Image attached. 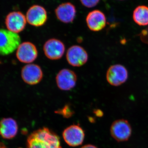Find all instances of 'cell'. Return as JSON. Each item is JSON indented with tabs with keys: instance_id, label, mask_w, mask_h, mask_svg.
<instances>
[{
	"instance_id": "6da1fadb",
	"label": "cell",
	"mask_w": 148,
	"mask_h": 148,
	"mask_svg": "<svg viewBox=\"0 0 148 148\" xmlns=\"http://www.w3.org/2000/svg\"><path fill=\"white\" fill-rule=\"evenodd\" d=\"M27 148H61L59 137L47 127L32 132L27 140Z\"/></svg>"
},
{
	"instance_id": "7a4b0ae2",
	"label": "cell",
	"mask_w": 148,
	"mask_h": 148,
	"mask_svg": "<svg viewBox=\"0 0 148 148\" xmlns=\"http://www.w3.org/2000/svg\"><path fill=\"white\" fill-rule=\"evenodd\" d=\"M21 43V38L18 34L0 29V55L6 56L13 53Z\"/></svg>"
},
{
	"instance_id": "3957f363",
	"label": "cell",
	"mask_w": 148,
	"mask_h": 148,
	"mask_svg": "<svg viewBox=\"0 0 148 148\" xmlns=\"http://www.w3.org/2000/svg\"><path fill=\"white\" fill-rule=\"evenodd\" d=\"M110 133L112 137L117 142H125L131 136L132 127L126 120H116L111 125Z\"/></svg>"
},
{
	"instance_id": "277c9868",
	"label": "cell",
	"mask_w": 148,
	"mask_h": 148,
	"mask_svg": "<svg viewBox=\"0 0 148 148\" xmlns=\"http://www.w3.org/2000/svg\"><path fill=\"white\" fill-rule=\"evenodd\" d=\"M128 73L125 67L121 64H115L110 67L106 73V77L109 84L118 86L126 82Z\"/></svg>"
},
{
	"instance_id": "5b68a950",
	"label": "cell",
	"mask_w": 148,
	"mask_h": 148,
	"mask_svg": "<svg viewBox=\"0 0 148 148\" xmlns=\"http://www.w3.org/2000/svg\"><path fill=\"white\" fill-rule=\"evenodd\" d=\"M67 62L71 66L79 67L85 65L88 61V56L87 51L81 46H72L68 49L66 54Z\"/></svg>"
},
{
	"instance_id": "8992f818",
	"label": "cell",
	"mask_w": 148,
	"mask_h": 148,
	"mask_svg": "<svg viewBox=\"0 0 148 148\" xmlns=\"http://www.w3.org/2000/svg\"><path fill=\"white\" fill-rule=\"evenodd\" d=\"M77 76L75 72L69 69L60 70L56 75V82L58 88L62 90H72L76 86Z\"/></svg>"
},
{
	"instance_id": "52a82bcc",
	"label": "cell",
	"mask_w": 148,
	"mask_h": 148,
	"mask_svg": "<svg viewBox=\"0 0 148 148\" xmlns=\"http://www.w3.org/2000/svg\"><path fill=\"white\" fill-rule=\"evenodd\" d=\"M65 50L66 48L64 42L53 38L46 41L43 47L46 57L51 60L61 59L65 53Z\"/></svg>"
},
{
	"instance_id": "ba28073f",
	"label": "cell",
	"mask_w": 148,
	"mask_h": 148,
	"mask_svg": "<svg viewBox=\"0 0 148 148\" xmlns=\"http://www.w3.org/2000/svg\"><path fill=\"white\" fill-rule=\"evenodd\" d=\"M38 51L36 46L30 42L21 43L17 48L16 57L21 63L32 64L37 59Z\"/></svg>"
},
{
	"instance_id": "9c48e42d",
	"label": "cell",
	"mask_w": 148,
	"mask_h": 148,
	"mask_svg": "<svg viewBox=\"0 0 148 148\" xmlns=\"http://www.w3.org/2000/svg\"><path fill=\"white\" fill-rule=\"evenodd\" d=\"M21 77L24 82L27 84L35 85L39 83L42 79L43 73L39 65L28 64L21 69Z\"/></svg>"
},
{
	"instance_id": "30bf717a",
	"label": "cell",
	"mask_w": 148,
	"mask_h": 148,
	"mask_svg": "<svg viewBox=\"0 0 148 148\" xmlns=\"http://www.w3.org/2000/svg\"><path fill=\"white\" fill-rule=\"evenodd\" d=\"M27 21L26 16L22 12L13 11L6 16L5 24L8 31L18 34L24 31Z\"/></svg>"
},
{
	"instance_id": "8fae6325",
	"label": "cell",
	"mask_w": 148,
	"mask_h": 148,
	"mask_svg": "<svg viewBox=\"0 0 148 148\" xmlns=\"http://www.w3.org/2000/svg\"><path fill=\"white\" fill-rule=\"evenodd\" d=\"M28 23L32 26H43L47 20V14L44 8L39 5H34L29 8L26 14Z\"/></svg>"
},
{
	"instance_id": "7c38bea8",
	"label": "cell",
	"mask_w": 148,
	"mask_h": 148,
	"mask_svg": "<svg viewBox=\"0 0 148 148\" xmlns=\"http://www.w3.org/2000/svg\"><path fill=\"white\" fill-rule=\"evenodd\" d=\"M84 132L79 126L76 125H71L64 130L63 138L66 143L71 147L82 145L84 139Z\"/></svg>"
},
{
	"instance_id": "4fadbf2b",
	"label": "cell",
	"mask_w": 148,
	"mask_h": 148,
	"mask_svg": "<svg viewBox=\"0 0 148 148\" xmlns=\"http://www.w3.org/2000/svg\"><path fill=\"white\" fill-rule=\"evenodd\" d=\"M86 21L88 29L94 32H100L103 30L106 27L107 23L105 14L97 10L88 13Z\"/></svg>"
},
{
	"instance_id": "5bb4252c",
	"label": "cell",
	"mask_w": 148,
	"mask_h": 148,
	"mask_svg": "<svg viewBox=\"0 0 148 148\" xmlns=\"http://www.w3.org/2000/svg\"><path fill=\"white\" fill-rule=\"evenodd\" d=\"M55 14L58 20L65 23H72L75 18V7L71 3H66L60 5L56 9Z\"/></svg>"
},
{
	"instance_id": "9a60e30c",
	"label": "cell",
	"mask_w": 148,
	"mask_h": 148,
	"mask_svg": "<svg viewBox=\"0 0 148 148\" xmlns=\"http://www.w3.org/2000/svg\"><path fill=\"white\" fill-rule=\"evenodd\" d=\"M18 129L17 123L13 119L4 118L0 121V135L4 139L14 138L17 134Z\"/></svg>"
},
{
	"instance_id": "2e32d148",
	"label": "cell",
	"mask_w": 148,
	"mask_h": 148,
	"mask_svg": "<svg viewBox=\"0 0 148 148\" xmlns=\"http://www.w3.org/2000/svg\"><path fill=\"white\" fill-rule=\"evenodd\" d=\"M133 19L136 24L140 26L148 25V7L140 5L136 8L133 12Z\"/></svg>"
},
{
	"instance_id": "e0dca14e",
	"label": "cell",
	"mask_w": 148,
	"mask_h": 148,
	"mask_svg": "<svg viewBox=\"0 0 148 148\" xmlns=\"http://www.w3.org/2000/svg\"><path fill=\"white\" fill-rule=\"evenodd\" d=\"M100 1V0H80L83 5L88 8L94 7L98 4Z\"/></svg>"
},
{
	"instance_id": "ac0fdd59",
	"label": "cell",
	"mask_w": 148,
	"mask_h": 148,
	"mask_svg": "<svg viewBox=\"0 0 148 148\" xmlns=\"http://www.w3.org/2000/svg\"><path fill=\"white\" fill-rule=\"evenodd\" d=\"M139 36L143 42L148 44V27L143 30L140 33Z\"/></svg>"
},
{
	"instance_id": "d6986e66",
	"label": "cell",
	"mask_w": 148,
	"mask_h": 148,
	"mask_svg": "<svg viewBox=\"0 0 148 148\" xmlns=\"http://www.w3.org/2000/svg\"><path fill=\"white\" fill-rule=\"evenodd\" d=\"M61 112H62L63 115H64V116H66V117H67V116L70 117V115L72 114L71 111L70 110L69 106H65Z\"/></svg>"
},
{
	"instance_id": "ffe728a7",
	"label": "cell",
	"mask_w": 148,
	"mask_h": 148,
	"mask_svg": "<svg viewBox=\"0 0 148 148\" xmlns=\"http://www.w3.org/2000/svg\"><path fill=\"white\" fill-rule=\"evenodd\" d=\"M81 148H97L95 146L91 145H88L84 146Z\"/></svg>"
},
{
	"instance_id": "44dd1931",
	"label": "cell",
	"mask_w": 148,
	"mask_h": 148,
	"mask_svg": "<svg viewBox=\"0 0 148 148\" xmlns=\"http://www.w3.org/2000/svg\"><path fill=\"white\" fill-rule=\"evenodd\" d=\"M0 148H6V147L3 144L0 143Z\"/></svg>"
}]
</instances>
